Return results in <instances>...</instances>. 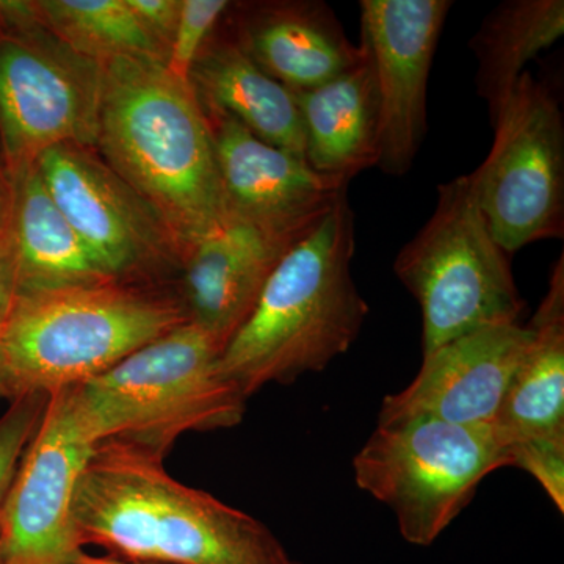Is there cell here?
I'll list each match as a JSON object with an SVG mask.
<instances>
[{
	"label": "cell",
	"mask_w": 564,
	"mask_h": 564,
	"mask_svg": "<svg viewBox=\"0 0 564 564\" xmlns=\"http://www.w3.org/2000/svg\"><path fill=\"white\" fill-rule=\"evenodd\" d=\"M223 347L187 322L110 370L65 388L73 413L96 445L121 443L165 458L187 433L243 421L242 392L221 377Z\"/></svg>",
	"instance_id": "5b68a950"
},
{
	"label": "cell",
	"mask_w": 564,
	"mask_h": 564,
	"mask_svg": "<svg viewBox=\"0 0 564 564\" xmlns=\"http://www.w3.org/2000/svg\"><path fill=\"white\" fill-rule=\"evenodd\" d=\"M231 6L228 0H182L180 24L165 62L173 76L188 82L196 58Z\"/></svg>",
	"instance_id": "cb8c5ba5"
},
{
	"label": "cell",
	"mask_w": 564,
	"mask_h": 564,
	"mask_svg": "<svg viewBox=\"0 0 564 564\" xmlns=\"http://www.w3.org/2000/svg\"><path fill=\"white\" fill-rule=\"evenodd\" d=\"M454 2L361 0V41L369 54L380 110L378 169L410 172L426 135V87L437 41Z\"/></svg>",
	"instance_id": "7c38bea8"
},
{
	"label": "cell",
	"mask_w": 564,
	"mask_h": 564,
	"mask_svg": "<svg viewBox=\"0 0 564 564\" xmlns=\"http://www.w3.org/2000/svg\"><path fill=\"white\" fill-rule=\"evenodd\" d=\"M35 165L70 225L118 281L144 284L181 269L184 248L166 223L95 148L61 144Z\"/></svg>",
	"instance_id": "30bf717a"
},
{
	"label": "cell",
	"mask_w": 564,
	"mask_h": 564,
	"mask_svg": "<svg viewBox=\"0 0 564 564\" xmlns=\"http://www.w3.org/2000/svg\"><path fill=\"white\" fill-rule=\"evenodd\" d=\"M564 33L563 0H507L485 18L469 41L477 58V93L496 113L525 73L527 63Z\"/></svg>",
	"instance_id": "44dd1931"
},
{
	"label": "cell",
	"mask_w": 564,
	"mask_h": 564,
	"mask_svg": "<svg viewBox=\"0 0 564 564\" xmlns=\"http://www.w3.org/2000/svg\"><path fill=\"white\" fill-rule=\"evenodd\" d=\"M508 466L492 426L413 417L378 423L352 458V475L361 491L392 511L406 543L429 547L481 481Z\"/></svg>",
	"instance_id": "52a82bcc"
},
{
	"label": "cell",
	"mask_w": 564,
	"mask_h": 564,
	"mask_svg": "<svg viewBox=\"0 0 564 564\" xmlns=\"http://www.w3.org/2000/svg\"><path fill=\"white\" fill-rule=\"evenodd\" d=\"M0 564H7L6 556H3L2 543H0Z\"/></svg>",
	"instance_id": "f546056e"
},
{
	"label": "cell",
	"mask_w": 564,
	"mask_h": 564,
	"mask_svg": "<svg viewBox=\"0 0 564 564\" xmlns=\"http://www.w3.org/2000/svg\"><path fill=\"white\" fill-rule=\"evenodd\" d=\"M0 399H3L2 384H0Z\"/></svg>",
	"instance_id": "4dcf8cb0"
},
{
	"label": "cell",
	"mask_w": 564,
	"mask_h": 564,
	"mask_svg": "<svg viewBox=\"0 0 564 564\" xmlns=\"http://www.w3.org/2000/svg\"><path fill=\"white\" fill-rule=\"evenodd\" d=\"M187 322L181 295L150 284L20 295L0 326L3 399L84 383Z\"/></svg>",
	"instance_id": "277c9868"
},
{
	"label": "cell",
	"mask_w": 564,
	"mask_h": 564,
	"mask_svg": "<svg viewBox=\"0 0 564 564\" xmlns=\"http://www.w3.org/2000/svg\"><path fill=\"white\" fill-rule=\"evenodd\" d=\"M18 296H20V292H18L13 263H11L7 250L0 251V326L10 317Z\"/></svg>",
	"instance_id": "83f0119b"
},
{
	"label": "cell",
	"mask_w": 564,
	"mask_h": 564,
	"mask_svg": "<svg viewBox=\"0 0 564 564\" xmlns=\"http://www.w3.org/2000/svg\"><path fill=\"white\" fill-rule=\"evenodd\" d=\"M31 3L41 24L93 61L154 58L166 51L141 25L128 0H39Z\"/></svg>",
	"instance_id": "7402d4cb"
},
{
	"label": "cell",
	"mask_w": 564,
	"mask_h": 564,
	"mask_svg": "<svg viewBox=\"0 0 564 564\" xmlns=\"http://www.w3.org/2000/svg\"><path fill=\"white\" fill-rule=\"evenodd\" d=\"M505 395L494 433L505 452L540 440H564V259L560 256ZM510 464V463H508Z\"/></svg>",
	"instance_id": "d6986e66"
},
{
	"label": "cell",
	"mask_w": 564,
	"mask_h": 564,
	"mask_svg": "<svg viewBox=\"0 0 564 564\" xmlns=\"http://www.w3.org/2000/svg\"><path fill=\"white\" fill-rule=\"evenodd\" d=\"M188 82L204 111L226 115L258 139L304 158V132L295 95L263 73L234 39L212 35L193 65Z\"/></svg>",
	"instance_id": "ffe728a7"
},
{
	"label": "cell",
	"mask_w": 564,
	"mask_h": 564,
	"mask_svg": "<svg viewBox=\"0 0 564 564\" xmlns=\"http://www.w3.org/2000/svg\"><path fill=\"white\" fill-rule=\"evenodd\" d=\"M362 51V61L340 76L293 91L302 117L304 159L315 172L347 184L380 159L377 85L372 62Z\"/></svg>",
	"instance_id": "ac0fdd59"
},
{
	"label": "cell",
	"mask_w": 564,
	"mask_h": 564,
	"mask_svg": "<svg viewBox=\"0 0 564 564\" xmlns=\"http://www.w3.org/2000/svg\"><path fill=\"white\" fill-rule=\"evenodd\" d=\"M50 395L51 393H24L17 397L11 400L7 413L0 417V518L22 455L43 421Z\"/></svg>",
	"instance_id": "603a6c76"
},
{
	"label": "cell",
	"mask_w": 564,
	"mask_h": 564,
	"mask_svg": "<svg viewBox=\"0 0 564 564\" xmlns=\"http://www.w3.org/2000/svg\"><path fill=\"white\" fill-rule=\"evenodd\" d=\"M355 214L344 192L278 263L218 370L245 399L323 372L350 350L369 315L351 276Z\"/></svg>",
	"instance_id": "3957f363"
},
{
	"label": "cell",
	"mask_w": 564,
	"mask_h": 564,
	"mask_svg": "<svg viewBox=\"0 0 564 564\" xmlns=\"http://www.w3.org/2000/svg\"><path fill=\"white\" fill-rule=\"evenodd\" d=\"M204 113L232 218L269 228H303L347 192V182L315 172L306 159L258 139L232 118Z\"/></svg>",
	"instance_id": "5bb4252c"
},
{
	"label": "cell",
	"mask_w": 564,
	"mask_h": 564,
	"mask_svg": "<svg viewBox=\"0 0 564 564\" xmlns=\"http://www.w3.org/2000/svg\"><path fill=\"white\" fill-rule=\"evenodd\" d=\"M141 25L166 51L180 24L182 0H128Z\"/></svg>",
	"instance_id": "484cf974"
},
{
	"label": "cell",
	"mask_w": 564,
	"mask_h": 564,
	"mask_svg": "<svg viewBox=\"0 0 564 564\" xmlns=\"http://www.w3.org/2000/svg\"><path fill=\"white\" fill-rule=\"evenodd\" d=\"M510 466L536 478L552 502L564 511V440L529 441L508 451Z\"/></svg>",
	"instance_id": "d4e9b609"
},
{
	"label": "cell",
	"mask_w": 564,
	"mask_h": 564,
	"mask_svg": "<svg viewBox=\"0 0 564 564\" xmlns=\"http://www.w3.org/2000/svg\"><path fill=\"white\" fill-rule=\"evenodd\" d=\"M95 448L66 389L51 392L0 518L7 564H74L87 554L74 527L73 502Z\"/></svg>",
	"instance_id": "8fae6325"
},
{
	"label": "cell",
	"mask_w": 564,
	"mask_h": 564,
	"mask_svg": "<svg viewBox=\"0 0 564 564\" xmlns=\"http://www.w3.org/2000/svg\"><path fill=\"white\" fill-rule=\"evenodd\" d=\"M74 564H147V563H133L126 562V560L113 558V556L104 555V556H95L90 554H85L80 560H77Z\"/></svg>",
	"instance_id": "f1b7e54d"
},
{
	"label": "cell",
	"mask_w": 564,
	"mask_h": 564,
	"mask_svg": "<svg viewBox=\"0 0 564 564\" xmlns=\"http://www.w3.org/2000/svg\"><path fill=\"white\" fill-rule=\"evenodd\" d=\"M314 225L269 228L231 217L191 245L181 265V299L188 321L225 348L250 317L285 252Z\"/></svg>",
	"instance_id": "9a60e30c"
},
{
	"label": "cell",
	"mask_w": 564,
	"mask_h": 564,
	"mask_svg": "<svg viewBox=\"0 0 564 564\" xmlns=\"http://www.w3.org/2000/svg\"><path fill=\"white\" fill-rule=\"evenodd\" d=\"M104 63L74 51L29 2L0 0V148L11 174L61 144L95 148Z\"/></svg>",
	"instance_id": "ba28073f"
},
{
	"label": "cell",
	"mask_w": 564,
	"mask_h": 564,
	"mask_svg": "<svg viewBox=\"0 0 564 564\" xmlns=\"http://www.w3.org/2000/svg\"><path fill=\"white\" fill-rule=\"evenodd\" d=\"M13 182L7 252L20 295L120 282L54 202L35 163L14 172Z\"/></svg>",
	"instance_id": "e0dca14e"
},
{
	"label": "cell",
	"mask_w": 564,
	"mask_h": 564,
	"mask_svg": "<svg viewBox=\"0 0 564 564\" xmlns=\"http://www.w3.org/2000/svg\"><path fill=\"white\" fill-rule=\"evenodd\" d=\"M491 122V151L467 180L494 240L510 256L563 237L564 121L555 96L525 70Z\"/></svg>",
	"instance_id": "9c48e42d"
},
{
	"label": "cell",
	"mask_w": 564,
	"mask_h": 564,
	"mask_svg": "<svg viewBox=\"0 0 564 564\" xmlns=\"http://www.w3.org/2000/svg\"><path fill=\"white\" fill-rule=\"evenodd\" d=\"M232 39L263 73L292 91L318 87L364 57L361 44L348 39L322 0L250 7Z\"/></svg>",
	"instance_id": "2e32d148"
},
{
	"label": "cell",
	"mask_w": 564,
	"mask_h": 564,
	"mask_svg": "<svg viewBox=\"0 0 564 564\" xmlns=\"http://www.w3.org/2000/svg\"><path fill=\"white\" fill-rule=\"evenodd\" d=\"M84 549L147 564H299L272 530L121 443L96 445L74 494Z\"/></svg>",
	"instance_id": "6da1fadb"
},
{
	"label": "cell",
	"mask_w": 564,
	"mask_h": 564,
	"mask_svg": "<svg viewBox=\"0 0 564 564\" xmlns=\"http://www.w3.org/2000/svg\"><path fill=\"white\" fill-rule=\"evenodd\" d=\"M96 151L161 215L184 254L231 218L209 120L191 82L165 62L104 63Z\"/></svg>",
	"instance_id": "7a4b0ae2"
},
{
	"label": "cell",
	"mask_w": 564,
	"mask_h": 564,
	"mask_svg": "<svg viewBox=\"0 0 564 564\" xmlns=\"http://www.w3.org/2000/svg\"><path fill=\"white\" fill-rule=\"evenodd\" d=\"M530 332L521 323L486 326L422 356L406 388L381 402L378 423L432 417L492 426L521 362Z\"/></svg>",
	"instance_id": "4fadbf2b"
},
{
	"label": "cell",
	"mask_w": 564,
	"mask_h": 564,
	"mask_svg": "<svg viewBox=\"0 0 564 564\" xmlns=\"http://www.w3.org/2000/svg\"><path fill=\"white\" fill-rule=\"evenodd\" d=\"M14 182L6 155L0 148V251L7 250L11 210H13Z\"/></svg>",
	"instance_id": "4316f807"
},
{
	"label": "cell",
	"mask_w": 564,
	"mask_h": 564,
	"mask_svg": "<svg viewBox=\"0 0 564 564\" xmlns=\"http://www.w3.org/2000/svg\"><path fill=\"white\" fill-rule=\"evenodd\" d=\"M393 273L421 307L422 356L486 326L514 325L525 310L467 174L437 187L436 209L397 254Z\"/></svg>",
	"instance_id": "8992f818"
}]
</instances>
